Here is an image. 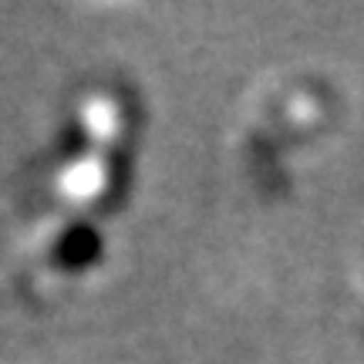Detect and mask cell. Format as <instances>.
Masks as SVG:
<instances>
[{
    "label": "cell",
    "instance_id": "1",
    "mask_svg": "<svg viewBox=\"0 0 364 364\" xmlns=\"http://www.w3.org/2000/svg\"><path fill=\"white\" fill-rule=\"evenodd\" d=\"M112 186V152L98 145H85L68 159L54 176V193L71 209H88L105 199Z\"/></svg>",
    "mask_w": 364,
    "mask_h": 364
},
{
    "label": "cell",
    "instance_id": "2",
    "mask_svg": "<svg viewBox=\"0 0 364 364\" xmlns=\"http://www.w3.org/2000/svg\"><path fill=\"white\" fill-rule=\"evenodd\" d=\"M78 125L85 132V145L115 152V145L122 142V132H125V115H122L118 98L108 91L85 95V102L78 105Z\"/></svg>",
    "mask_w": 364,
    "mask_h": 364
}]
</instances>
